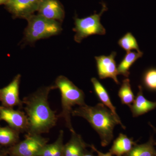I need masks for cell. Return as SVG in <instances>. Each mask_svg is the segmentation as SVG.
<instances>
[{
  "mask_svg": "<svg viewBox=\"0 0 156 156\" xmlns=\"http://www.w3.org/2000/svg\"><path fill=\"white\" fill-rule=\"evenodd\" d=\"M56 89L55 85L42 87L23 98V104L25 105L24 110L28 121L27 133H48L56 126L58 116L50 108L48 98L50 91Z\"/></svg>",
  "mask_w": 156,
  "mask_h": 156,
  "instance_id": "1",
  "label": "cell"
},
{
  "mask_svg": "<svg viewBox=\"0 0 156 156\" xmlns=\"http://www.w3.org/2000/svg\"><path fill=\"white\" fill-rule=\"evenodd\" d=\"M72 115L82 117L87 120L99 135L101 143L103 147L108 145L113 139L115 126L119 125L123 129H126L121 120L118 119L101 103L97 104L95 106L86 104L79 106L73 110Z\"/></svg>",
  "mask_w": 156,
  "mask_h": 156,
  "instance_id": "2",
  "label": "cell"
},
{
  "mask_svg": "<svg viewBox=\"0 0 156 156\" xmlns=\"http://www.w3.org/2000/svg\"><path fill=\"white\" fill-rule=\"evenodd\" d=\"M55 85L61 92L62 110L59 117L64 119L66 127L71 133L75 132L71 120L72 108L76 105L81 106L86 104L84 92L63 76L56 78Z\"/></svg>",
  "mask_w": 156,
  "mask_h": 156,
  "instance_id": "3",
  "label": "cell"
},
{
  "mask_svg": "<svg viewBox=\"0 0 156 156\" xmlns=\"http://www.w3.org/2000/svg\"><path fill=\"white\" fill-rule=\"evenodd\" d=\"M28 24L24 30L26 41L33 43L60 34L62 30L60 22L34 14L27 19Z\"/></svg>",
  "mask_w": 156,
  "mask_h": 156,
  "instance_id": "4",
  "label": "cell"
},
{
  "mask_svg": "<svg viewBox=\"0 0 156 156\" xmlns=\"http://www.w3.org/2000/svg\"><path fill=\"white\" fill-rule=\"evenodd\" d=\"M108 10L103 3L102 9L99 14H95L83 18H75V27L73 30L76 33L74 40L76 43H80L83 39L93 35H104L106 30L101 23V17Z\"/></svg>",
  "mask_w": 156,
  "mask_h": 156,
  "instance_id": "5",
  "label": "cell"
},
{
  "mask_svg": "<svg viewBox=\"0 0 156 156\" xmlns=\"http://www.w3.org/2000/svg\"><path fill=\"white\" fill-rule=\"evenodd\" d=\"M48 140L41 134L27 133L25 139L10 147L6 153L9 156H38Z\"/></svg>",
  "mask_w": 156,
  "mask_h": 156,
  "instance_id": "6",
  "label": "cell"
},
{
  "mask_svg": "<svg viewBox=\"0 0 156 156\" xmlns=\"http://www.w3.org/2000/svg\"><path fill=\"white\" fill-rule=\"evenodd\" d=\"M42 0H8L5 5L14 18L27 20L37 11Z\"/></svg>",
  "mask_w": 156,
  "mask_h": 156,
  "instance_id": "7",
  "label": "cell"
},
{
  "mask_svg": "<svg viewBox=\"0 0 156 156\" xmlns=\"http://www.w3.org/2000/svg\"><path fill=\"white\" fill-rule=\"evenodd\" d=\"M1 121H5L9 127L19 132H28V119L24 112L0 106Z\"/></svg>",
  "mask_w": 156,
  "mask_h": 156,
  "instance_id": "8",
  "label": "cell"
},
{
  "mask_svg": "<svg viewBox=\"0 0 156 156\" xmlns=\"http://www.w3.org/2000/svg\"><path fill=\"white\" fill-rule=\"evenodd\" d=\"M117 53L112 52L109 56H95L98 74L101 80L107 78H112L117 84L120 82L117 78L119 75L115 58Z\"/></svg>",
  "mask_w": 156,
  "mask_h": 156,
  "instance_id": "9",
  "label": "cell"
},
{
  "mask_svg": "<svg viewBox=\"0 0 156 156\" xmlns=\"http://www.w3.org/2000/svg\"><path fill=\"white\" fill-rule=\"evenodd\" d=\"M20 80L21 75H17L9 85L0 89V101L3 106L11 108L22 106V101L20 99L19 95Z\"/></svg>",
  "mask_w": 156,
  "mask_h": 156,
  "instance_id": "10",
  "label": "cell"
},
{
  "mask_svg": "<svg viewBox=\"0 0 156 156\" xmlns=\"http://www.w3.org/2000/svg\"><path fill=\"white\" fill-rule=\"evenodd\" d=\"M37 12L40 16L59 22L63 21L65 15L64 8L58 0H42Z\"/></svg>",
  "mask_w": 156,
  "mask_h": 156,
  "instance_id": "11",
  "label": "cell"
},
{
  "mask_svg": "<svg viewBox=\"0 0 156 156\" xmlns=\"http://www.w3.org/2000/svg\"><path fill=\"white\" fill-rule=\"evenodd\" d=\"M138 89L139 91L133 104L129 106L134 117L144 114L156 108V102L150 101L144 96L141 86H139Z\"/></svg>",
  "mask_w": 156,
  "mask_h": 156,
  "instance_id": "12",
  "label": "cell"
},
{
  "mask_svg": "<svg viewBox=\"0 0 156 156\" xmlns=\"http://www.w3.org/2000/svg\"><path fill=\"white\" fill-rule=\"evenodd\" d=\"M87 147L80 134L72 132L69 141L64 145L63 156H82L87 151Z\"/></svg>",
  "mask_w": 156,
  "mask_h": 156,
  "instance_id": "13",
  "label": "cell"
},
{
  "mask_svg": "<svg viewBox=\"0 0 156 156\" xmlns=\"http://www.w3.org/2000/svg\"><path fill=\"white\" fill-rule=\"evenodd\" d=\"M136 144L133 141V139L129 138L126 134L121 133L114 141L112 145L109 150V152L112 155L124 156Z\"/></svg>",
  "mask_w": 156,
  "mask_h": 156,
  "instance_id": "14",
  "label": "cell"
},
{
  "mask_svg": "<svg viewBox=\"0 0 156 156\" xmlns=\"http://www.w3.org/2000/svg\"><path fill=\"white\" fill-rule=\"evenodd\" d=\"M91 81L93 85L95 94L100 99L101 103L103 104L105 106L108 108L118 119L121 120L117 114L115 107L112 103L109 95L106 89L96 78H92Z\"/></svg>",
  "mask_w": 156,
  "mask_h": 156,
  "instance_id": "15",
  "label": "cell"
},
{
  "mask_svg": "<svg viewBox=\"0 0 156 156\" xmlns=\"http://www.w3.org/2000/svg\"><path fill=\"white\" fill-rule=\"evenodd\" d=\"M143 53L141 51L127 52L117 67L119 75H122L125 77L128 78L130 75V68L138 58L143 56Z\"/></svg>",
  "mask_w": 156,
  "mask_h": 156,
  "instance_id": "16",
  "label": "cell"
},
{
  "mask_svg": "<svg viewBox=\"0 0 156 156\" xmlns=\"http://www.w3.org/2000/svg\"><path fill=\"white\" fill-rule=\"evenodd\" d=\"M155 141L152 136L147 142L141 144H136L124 156H154L156 155Z\"/></svg>",
  "mask_w": 156,
  "mask_h": 156,
  "instance_id": "17",
  "label": "cell"
},
{
  "mask_svg": "<svg viewBox=\"0 0 156 156\" xmlns=\"http://www.w3.org/2000/svg\"><path fill=\"white\" fill-rule=\"evenodd\" d=\"M19 133L10 127H0V144L12 146L18 142Z\"/></svg>",
  "mask_w": 156,
  "mask_h": 156,
  "instance_id": "18",
  "label": "cell"
},
{
  "mask_svg": "<svg viewBox=\"0 0 156 156\" xmlns=\"http://www.w3.org/2000/svg\"><path fill=\"white\" fill-rule=\"evenodd\" d=\"M118 95L123 105L129 106L134 101L135 97L131 89L130 80L128 78L123 80L121 87L119 89Z\"/></svg>",
  "mask_w": 156,
  "mask_h": 156,
  "instance_id": "19",
  "label": "cell"
},
{
  "mask_svg": "<svg viewBox=\"0 0 156 156\" xmlns=\"http://www.w3.org/2000/svg\"><path fill=\"white\" fill-rule=\"evenodd\" d=\"M118 44L126 52L136 50L140 52L139 46L136 38L131 33L128 32L118 41Z\"/></svg>",
  "mask_w": 156,
  "mask_h": 156,
  "instance_id": "20",
  "label": "cell"
},
{
  "mask_svg": "<svg viewBox=\"0 0 156 156\" xmlns=\"http://www.w3.org/2000/svg\"><path fill=\"white\" fill-rule=\"evenodd\" d=\"M144 82L148 89L156 90V69L148 70L144 77Z\"/></svg>",
  "mask_w": 156,
  "mask_h": 156,
  "instance_id": "21",
  "label": "cell"
},
{
  "mask_svg": "<svg viewBox=\"0 0 156 156\" xmlns=\"http://www.w3.org/2000/svg\"><path fill=\"white\" fill-rule=\"evenodd\" d=\"M90 147L92 149V150L94 151H95L97 154V156H113L112 155V154L110 153L109 152L108 153H107L104 154L103 153L101 152L100 151L95 147V146L93 145H90Z\"/></svg>",
  "mask_w": 156,
  "mask_h": 156,
  "instance_id": "22",
  "label": "cell"
},
{
  "mask_svg": "<svg viewBox=\"0 0 156 156\" xmlns=\"http://www.w3.org/2000/svg\"><path fill=\"white\" fill-rule=\"evenodd\" d=\"M82 156H96L92 152L87 151Z\"/></svg>",
  "mask_w": 156,
  "mask_h": 156,
  "instance_id": "23",
  "label": "cell"
},
{
  "mask_svg": "<svg viewBox=\"0 0 156 156\" xmlns=\"http://www.w3.org/2000/svg\"><path fill=\"white\" fill-rule=\"evenodd\" d=\"M8 0H0V5H4L6 4Z\"/></svg>",
  "mask_w": 156,
  "mask_h": 156,
  "instance_id": "24",
  "label": "cell"
},
{
  "mask_svg": "<svg viewBox=\"0 0 156 156\" xmlns=\"http://www.w3.org/2000/svg\"><path fill=\"white\" fill-rule=\"evenodd\" d=\"M5 153L6 152H3V151L1 149V148H0V156H4V155H5Z\"/></svg>",
  "mask_w": 156,
  "mask_h": 156,
  "instance_id": "25",
  "label": "cell"
},
{
  "mask_svg": "<svg viewBox=\"0 0 156 156\" xmlns=\"http://www.w3.org/2000/svg\"><path fill=\"white\" fill-rule=\"evenodd\" d=\"M151 126V127H152V128H153V129L154 130V131H155L156 133V129L155 128H154V127L153 126ZM155 145L156 146V142H155Z\"/></svg>",
  "mask_w": 156,
  "mask_h": 156,
  "instance_id": "26",
  "label": "cell"
},
{
  "mask_svg": "<svg viewBox=\"0 0 156 156\" xmlns=\"http://www.w3.org/2000/svg\"><path fill=\"white\" fill-rule=\"evenodd\" d=\"M5 156H9V155H8V154H7L6 153L5 154Z\"/></svg>",
  "mask_w": 156,
  "mask_h": 156,
  "instance_id": "27",
  "label": "cell"
},
{
  "mask_svg": "<svg viewBox=\"0 0 156 156\" xmlns=\"http://www.w3.org/2000/svg\"><path fill=\"white\" fill-rule=\"evenodd\" d=\"M5 154H6V153H5ZM5 155H4V156H5Z\"/></svg>",
  "mask_w": 156,
  "mask_h": 156,
  "instance_id": "28",
  "label": "cell"
},
{
  "mask_svg": "<svg viewBox=\"0 0 156 156\" xmlns=\"http://www.w3.org/2000/svg\"><path fill=\"white\" fill-rule=\"evenodd\" d=\"M156 156V155H155V156Z\"/></svg>",
  "mask_w": 156,
  "mask_h": 156,
  "instance_id": "29",
  "label": "cell"
}]
</instances>
